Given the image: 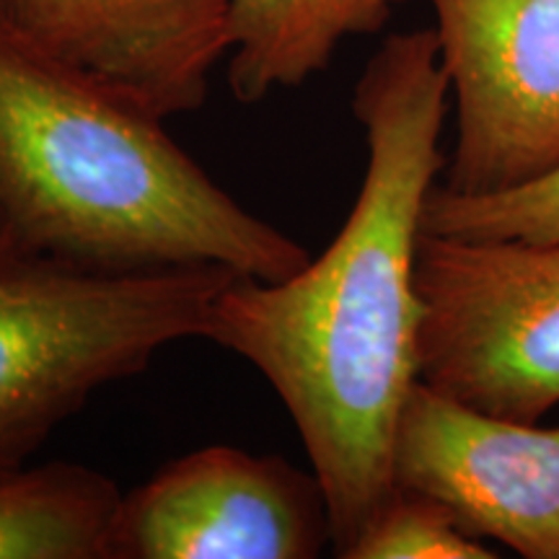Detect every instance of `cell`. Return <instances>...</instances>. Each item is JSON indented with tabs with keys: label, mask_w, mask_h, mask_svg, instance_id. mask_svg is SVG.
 Instances as JSON below:
<instances>
[{
	"label": "cell",
	"mask_w": 559,
	"mask_h": 559,
	"mask_svg": "<svg viewBox=\"0 0 559 559\" xmlns=\"http://www.w3.org/2000/svg\"><path fill=\"white\" fill-rule=\"evenodd\" d=\"M456 96L440 187L487 194L559 164V0H430Z\"/></svg>",
	"instance_id": "obj_5"
},
{
	"label": "cell",
	"mask_w": 559,
	"mask_h": 559,
	"mask_svg": "<svg viewBox=\"0 0 559 559\" xmlns=\"http://www.w3.org/2000/svg\"><path fill=\"white\" fill-rule=\"evenodd\" d=\"M402 0H228V88L254 104L326 70L347 37L386 24Z\"/></svg>",
	"instance_id": "obj_9"
},
{
	"label": "cell",
	"mask_w": 559,
	"mask_h": 559,
	"mask_svg": "<svg viewBox=\"0 0 559 559\" xmlns=\"http://www.w3.org/2000/svg\"><path fill=\"white\" fill-rule=\"evenodd\" d=\"M419 381L489 415L536 423L559 404V241L423 230Z\"/></svg>",
	"instance_id": "obj_4"
},
{
	"label": "cell",
	"mask_w": 559,
	"mask_h": 559,
	"mask_svg": "<svg viewBox=\"0 0 559 559\" xmlns=\"http://www.w3.org/2000/svg\"><path fill=\"white\" fill-rule=\"evenodd\" d=\"M449 75L436 29L391 34L353 96L366 174L340 234L285 280L230 277L205 340L257 368L296 425L342 557L396 489L394 440L419 383L417 251L443 171Z\"/></svg>",
	"instance_id": "obj_1"
},
{
	"label": "cell",
	"mask_w": 559,
	"mask_h": 559,
	"mask_svg": "<svg viewBox=\"0 0 559 559\" xmlns=\"http://www.w3.org/2000/svg\"><path fill=\"white\" fill-rule=\"evenodd\" d=\"M0 21L160 120L192 115L228 58V0H0Z\"/></svg>",
	"instance_id": "obj_8"
},
{
	"label": "cell",
	"mask_w": 559,
	"mask_h": 559,
	"mask_svg": "<svg viewBox=\"0 0 559 559\" xmlns=\"http://www.w3.org/2000/svg\"><path fill=\"white\" fill-rule=\"evenodd\" d=\"M332 547L313 472L234 445L192 451L122 495L115 559H313Z\"/></svg>",
	"instance_id": "obj_6"
},
{
	"label": "cell",
	"mask_w": 559,
	"mask_h": 559,
	"mask_svg": "<svg viewBox=\"0 0 559 559\" xmlns=\"http://www.w3.org/2000/svg\"><path fill=\"white\" fill-rule=\"evenodd\" d=\"M223 267L115 272L34 247L0 213V472L29 464L96 391L205 340Z\"/></svg>",
	"instance_id": "obj_3"
},
{
	"label": "cell",
	"mask_w": 559,
	"mask_h": 559,
	"mask_svg": "<svg viewBox=\"0 0 559 559\" xmlns=\"http://www.w3.org/2000/svg\"><path fill=\"white\" fill-rule=\"evenodd\" d=\"M164 122L0 21V213L24 239L94 270L296 275L309 249L241 207Z\"/></svg>",
	"instance_id": "obj_2"
},
{
	"label": "cell",
	"mask_w": 559,
	"mask_h": 559,
	"mask_svg": "<svg viewBox=\"0 0 559 559\" xmlns=\"http://www.w3.org/2000/svg\"><path fill=\"white\" fill-rule=\"evenodd\" d=\"M423 230L445 239L559 241V164L542 177L487 194L432 187Z\"/></svg>",
	"instance_id": "obj_11"
},
{
	"label": "cell",
	"mask_w": 559,
	"mask_h": 559,
	"mask_svg": "<svg viewBox=\"0 0 559 559\" xmlns=\"http://www.w3.org/2000/svg\"><path fill=\"white\" fill-rule=\"evenodd\" d=\"M122 492L70 461L0 472V559H115Z\"/></svg>",
	"instance_id": "obj_10"
},
{
	"label": "cell",
	"mask_w": 559,
	"mask_h": 559,
	"mask_svg": "<svg viewBox=\"0 0 559 559\" xmlns=\"http://www.w3.org/2000/svg\"><path fill=\"white\" fill-rule=\"evenodd\" d=\"M394 481L443 502L477 539L559 559V425L489 415L419 381L396 428Z\"/></svg>",
	"instance_id": "obj_7"
},
{
	"label": "cell",
	"mask_w": 559,
	"mask_h": 559,
	"mask_svg": "<svg viewBox=\"0 0 559 559\" xmlns=\"http://www.w3.org/2000/svg\"><path fill=\"white\" fill-rule=\"evenodd\" d=\"M345 559H492L481 539L461 526L443 502L396 487L376 508Z\"/></svg>",
	"instance_id": "obj_12"
}]
</instances>
